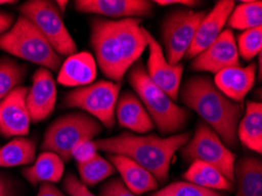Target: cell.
Returning a JSON list of instances; mask_svg holds the SVG:
<instances>
[{"instance_id":"cell-1","label":"cell","mask_w":262,"mask_h":196,"mask_svg":"<svg viewBox=\"0 0 262 196\" xmlns=\"http://www.w3.org/2000/svg\"><path fill=\"white\" fill-rule=\"evenodd\" d=\"M140 19H101L91 21V46L104 75L120 81L147 49L148 31Z\"/></svg>"},{"instance_id":"cell-2","label":"cell","mask_w":262,"mask_h":196,"mask_svg":"<svg viewBox=\"0 0 262 196\" xmlns=\"http://www.w3.org/2000/svg\"><path fill=\"white\" fill-rule=\"evenodd\" d=\"M189 139L190 134L188 132L166 138L153 134L121 133L113 138L97 140L95 145L98 150L130 159L148 170L158 182H165L168 179L172 159L177 151L189 141Z\"/></svg>"},{"instance_id":"cell-3","label":"cell","mask_w":262,"mask_h":196,"mask_svg":"<svg viewBox=\"0 0 262 196\" xmlns=\"http://www.w3.org/2000/svg\"><path fill=\"white\" fill-rule=\"evenodd\" d=\"M180 99L219 135L227 147H235L241 107L225 97L205 75L189 78L180 90Z\"/></svg>"},{"instance_id":"cell-4","label":"cell","mask_w":262,"mask_h":196,"mask_svg":"<svg viewBox=\"0 0 262 196\" xmlns=\"http://www.w3.org/2000/svg\"><path fill=\"white\" fill-rule=\"evenodd\" d=\"M128 81L149 114L154 126L162 134L176 133L186 126L188 111L178 106L164 91L150 81L140 61H137L129 69Z\"/></svg>"},{"instance_id":"cell-5","label":"cell","mask_w":262,"mask_h":196,"mask_svg":"<svg viewBox=\"0 0 262 196\" xmlns=\"http://www.w3.org/2000/svg\"><path fill=\"white\" fill-rule=\"evenodd\" d=\"M0 50L50 72H58L62 63L60 55L40 31L23 15H19L13 26L0 35Z\"/></svg>"},{"instance_id":"cell-6","label":"cell","mask_w":262,"mask_h":196,"mask_svg":"<svg viewBox=\"0 0 262 196\" xmlns=\"http://www.w3.org/2000/svg\"><path fill=\"white\" fill-rule=\"evenodd\" d=\"M101 123L81 112L62 115L47 128L41 148L59 155L63 162L72 159V150L85 140H92L101 133Z\"/></svg>"},{"instance_id":"cell-7","label":"cell","mask_w":262,"mask_h":196,"mask_svg":"<svg viewBox=\"0 0 262 196\" xmlns=\"http://www.w3.org/2000/svg\"><path fill=\"white\" fill-rule=\"evenodd\" d=\"M20 15L29 19L46 38L53 50L70 57L77 53V43L65 26L57 5L49 0H30L20 6Z\"/></svg>"},{"instance_id":"cell-8","label":"cell","mask_w":262,"mask_h":196,"mask_svg":"<svg viewBox=\"0 0 262 196\" xmlns=\"http://www.w3.org/2000/svg\"><path fill=\"white\" fill-rule=\"evenodd\" d=\"M186 161H200L212 166L231 182L234 181L235 154L221 141L215 132L204 121L198 123L193 138L181 148Z\"/></svg>"},{"instance_id":"cell-9","label":"cell","mask_w":262,"mask_h":196,"mask_svg":"<svg viewBox=\"0 0 262 196\" xmlns=\"http://www.w3.org/2000/svg\"><path fill=\"white\" fill-rule=\"evenodd\" d=\"M120 86L113 81L93 82L89 86L79 87L65 95L63 105L78 108L98 120L101 125L111 128L116 120V106Z\"/></svg>"},{"instance_id":"cell-10","label":"cell","mask_w":262,"mask_h":196,"mask_svg":"<svg viewBox=\"0 0 262 196\" xmlns=\"http://www.w3.org/2000/svg\"><path fill=\"white\" fill-rule=\"evenodd\" d=\"M205 15L206 12L202 11L177 10L169 12L165 18L161 27V40L165 57L170 65H178L186 57Z\"/></svg>"},{"instance_id":"cell-11","label":"cell","mask_w":262,"mask_h":196,"mask_svg":"<svg viewBox=\"0 0 262 196\" xmlns=\"http://www.w3.org/2000/svg\"><path fill=\"white\" fill-rule=\"evenodd\" d=\"M148 61H147V75L154 85L165 92L168 97L176 101L180 92L184 66L181 63L170 65L165 57L164 50L156 38L148 32Z\"/></svg>"},{"instance_id":"cell-12","label":"cell","mask_w":262,"mask_h":196,"mask_svg":"<svg viewBox=\"0 0 262 196\" xmlns=\"http://www.w3.org/2000/svg\"><path fill=\"white\" fill-rule=\"evenodd\" d=\"M240 66V57L236 40L231 30H224L220 37L195 58H193L192 69L199 72L219 73L228 67Z\"/></svg>"},{"instance_id":"cell-13","label":"cell","mask_w":262,"mask_h":196,"mask_svg":"<svg viewBox=\"0 0 262 196\" xmlns=\"http://www.w3.org/2000/svg\"><path fill=\"white\" fill-rule=\"evenodd\" d=\"M29 89L19 86L0 101V134L23 138L29 134L31 118L26 106Z\"/></svg>"},{"instance_id":"cell-14","label":"cell","mask_w":262,"mask_h":196,"mask_svg":"<svg viewBox=\"0 0 262 196\" xmlns=\"http://www.w3.org/2000/svg\"><path fill=\"white\" fill-rule=\"evenodd\" d=\"M57 102V87L52 72L39 69L32 77V86L26 95L31 121H42L52 114Z\"/></svg>"},{"instance_id":"cell-15","label":"cell","mask_w":262,"mask_h":196,"mask_svg":"<svg viewBox=\"0 0 262 196\" xmlns=\"http://www.w3.org/2000/svg\"><path fill=\"white\" fill-rule=\"evenodd\" d=\"M75 10L82 13H93L111 18L147 17L153 12L154 3L147 0H78Z\"/></svg>"},{"instance_id":"cell-16","label":"cell","mask_w":262,"mask_h":196,"mask_svg":"<svg viewBox=\"0 0 262 196\" xmlns=\"http://www.w3.org/2000/svg\"><path fill=\"white\" fill-rule=\"evenodd\" d=\"M234 6H235V3L232 0H221L214 5L208 13H206L205 18L198 27L195 38L186 54V58H195L220 37Z\"/></svg>"},{"instance_id":"cell-17","label":"cell","mask_w":262,"mask_h":196,"mask_svg":"<svg viewBox=\"0 0 262 196\" xmlns=\"http://www.w3.org/2000/svg\"><path fill=\"white\" fill-rule=\"evenodd\" d=\"M256 66L252 62L248 66H234L220 71L214 78V85L225 97L234 102L244 100L255 82Z\"/></svg>"},{"instance_id":"cell-18","label":"cell","mask_w":262,"mask_h":196,"mask_svg":"<svg viewBox=\"0 0 262 196\" xmlns=\"http://www.w3.org/2000/svg\"><path fill=\"white\" fill-rule=\"evenodd\" d=\"M98 74V65L89 52H77L61 63L58 73V82L66 87H84L94 82Z\"/></svg>"},{"instance_id":"cell-19","label":"cell","mask_w":262,"mask_h":196,"mask_svg":"<svg viewBox=\"0 0 262 196\" xmlns=\"http://www.w3.org/2000/svg\"><path fill=\"white\" fill-rule=\"evenodd\" d=\"M116 118L119 125L134 133H147L154 128V123L136 94L125 92L118 99Z\"/></svg>"},{"instance_id":"cell-20","label":"cell","mask_w":262,"mask_h":196,"mask_svg":"<svg viewBox=\"0 0 262 196\" xmlns=\"http://www.w3.org/2000/svg\"><path fill=\"white\" fill-rule=\"evenodd\" d=\"M108 158L110 162L120 173L121 181L134 195L145 194L158 188V180L137 162L121 155L108 154Z\"/></svg>"},{"instance_id":"cell-21","label":"cell","mask_w":262,"mask_h":196,"mask_svg":"<svg viewBox=\"0 0 262 196\" xmlns=\"http://www.w3.org/2000/svg\"><path fill=\"white\" fill-rule=\"evenodd\" d=\"M65 170V162L52 151H42L34 160L33 165L23 170L24 177L32 185L57 183L61 180Z\"/></svg>"},{"instance_id":"cell-22","label":"cell","mask_w":262,"mask_h":196,"mask_svg":"<svg viewBox=\"0 0 262 196\" xmlns=\"http://www.w3.org/2000/svg\"><path fill=\"white\" fill-rule=\"evenodd\" d=\"M235 196H262V163L260 159L242 158L234 167Z\"/></svg>"},{"instance_id":"cell-23","label":"cell","mask_w":262,"mask_h":196,"mask_svg":"<svg viewBox=\"0 0 262 196\" xmlns=\"http://www.w3.org/2000/svg\"><path fill=\"white\" fill-rule=\"evenodd\" d=\"M237 139L245 147L257 154L262 151V105L248 101L246 113L237 126Z\"/></svg>"},{"instance_id":"cell-24","label":"cell","mask_w":262,"mask_h":196,"mask_svg":"<svg viewBox=\"0 0 262 196\" xmlns=\"http://www.w3.org/2000/svg\"><path fill=\"white\" fill-rule=\"evenodd\" d=\"M184 179L194 185L210 190H234V183L225 178L219 170L200 161H193L185 171Z\"/></svg>"},{"instance_id":"cell-25","label":"cell","mask_w":262,"mask_h":196,"mask_svg":"<svg viewBox=\"0 0 262 196\" xmlns=\"http://www.w3.org/2000/svg\"><path fill=\"white\" fill-rule=\"evenodd\" d=\"M37 145L33 140L15 138L0 147V167L10 168L33 163Z\"/></svg>"},{"instance_id":"cell-26","label":"cell","mask_w":262,"mask_h":196,"mask_svg":"<svg viewBox=\"0 0 262 196\" xmlns=\"http://www.w3.org/2000/svg\"><path fill=\"white\" fill-rule=\"evenodd\" d=\"M228 26L233 30L248 31L262 27V3L242 2L234 6L231 15L227 20Z\"/></svg>"},{"instance_id":"cell-27","label":"cell","mask_w":262,"mask_h":196,"mask_svg":"<svg viewBox=\"0 0 262 196\" xmlns=\"http://www.w3.org/2000/svg\"><path fill=\"white\" fill-rule=\"evenodd\" d=\"M78 170L79 175H80V181L86 187H92L113 175L116 168L110 161H107L106 159L98 154L91 161L78 165Z\"/></svg>"},{"instance_id":"cell-28","label":"cell","mask_w":262,"mask_h":196,"mask_svg":"<svg viewBox=\"0 0 262 196\" xmlns=\"http://www.w3.org/2000/svg\"><path fill=\"white\" fill-rule=\"evenodd\" d=\"M26 66L9 58L0 59V101L20 86L26 74Z\"/></svg>"},{"instance_id":"cell-29","label":"cell","mask_w":262,"mask_h":196,"mask_svg":"<svg viewBox=\"0 0 262 196\" xmlns=\"http://www.w3.org/2000/svg\"><path fill=\"white\" fill-rule=\"evenodd\" d=\"M239 57L246 61L254 59L262 50V27L244 31L236 41Z\"/></svg>"},{"instance_id":"cell-30","label":"cell","mask_w":262,"mask_h":196,"mask_svg":"<svg viewBox=\"0 0 262 196\" xmlns=\"http://www.w3.org/2000/svg\"><path fill=\"white\" fill-rule=\"evenodd\" d=\"M152 196H225L220 191L206 189L188 181H178L166 186Z\"/></svg>"},{"instance_id":"cell-31","label":"cell","mask_w":262,"mask_h":196,"mask_svg":"<svg viewBox=\"0 0 262 196\" xmlns=\"http://www.w3.org/2000/svg\"><path fill=\"white\" fill-rule=\"evenodd\" d=\"M72 159L77 161L78 165L86 163L93 160L98 155V147L93 140H85L74 147L72 150Z\"/></svg>"},{"instance_id":"cell-32","label":"cell","mask_w":262,"mask_h":196,"mask_svg":"<svg viewBox=\"0 0 262 196\" xmlns=\"http://www.w3.org/2000/svg\"><path fill=\"white\" fill-rule=\"evenodd\" d=\"M63 190L69 196H95L89 188H87L80 180L73 174H69L63 179Z\"/></svg>"},{"instance_id":"cell-33","label":"cell","mask_w":262,"mask_h":196,"mask_svg":"<svg viewBox=\"0 0 262 196\" xmlns=\"http://www.w3.org/2000/svg\"><path fill=\"white\" fill-rule=\"evenodd\" d=\"M100 196H136L120 179H113L101 188Z\"/></svg>"},{"instance_id":"cell-34","label":"cell","mask_w":262,"mask_h":196,"mask_svg":"<svg viewBox=\"0 0 262 196\" xmlns=\"http://www.w3.org/2000/svg\"><path fill=\"white\" fill-rule=\"evenodd\" d=\"M15 21L14 15L9 12L0 11V35L9 31Z\"/></svg>"},{"instance_id":"cell-35","label":"cell","mask_w":262,"mask_h":196,"mask_svg":"<svg viewBox=\"0 0 262 196\" xmlns=\"http://www.w3.org/2000/svg\"><path fill=\"white\" fill-rule=\"evenodd\" d=\"M37 196H69L65 193H62L60 189L53 186L52 183H42L39 188V193Z\"/></svg>"},{"instance_id":"cell-36","label":"cell","mask_w":262,"mask_h":196,"mask_svg":"<svg viewBox=\"0 0 262 196\" xmlns=\"http://www.w3.org/2000/svg\"><path fill=\"white\" fill-rule=\"evenodd\" d=\"M154 4L161 6H168V5H185V6H195L198 5V2H193V0H157L153 2Z\"/></svg>"},{"instance_id":"cell-37","label":"cell","mask_w":262,"mask_h":196,"mask_svg":"<svg viewBox=\"0 0 262 196\" xmlns=\"http://www.w3.org/2000/svg\"><path fill=\"white\" fill-rule=\"evenodd\" d=\"M0 196H12L11 183L2 174H0Z\"/></svg>"},{"instance_id":"cell-38","label":"cell","mask_w":262,"mask_h":196,"mask_svg":"<svg viewBox=\"0 0 262 196\" xmlns=\"http://www.w3.org/2000/svg\"><path fill=\"white\" fill-rule=\"evenodd\" d=\"M67 4H69V3H67L66 0H58V2H55V5H57L58 10L60 11V13H61V14L63 13V12H65Z\"/></svg>"},{"instance_id":"cell-39","label":"cell","mask_w":262,"mask_h":196,"mask_svg":"<svg viewBox=\"0 0 262 196\" xmlns=\"http://www.w3.org/2000/svg\"><path fill=\"white\" fill-rule=\"evenodd\" d=\"M17 2H11V0H0V5H10V4H15Z\"/></svg>"}]
</instances>
